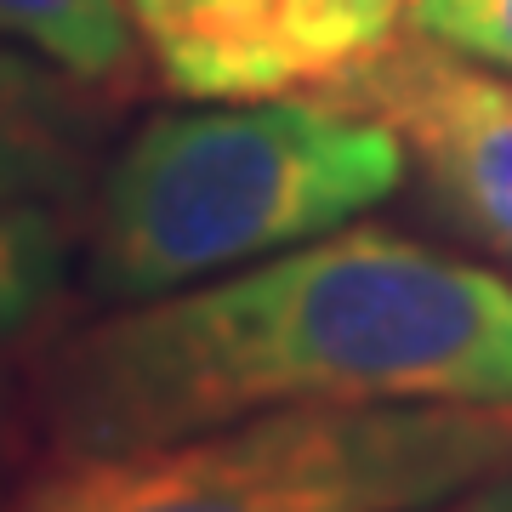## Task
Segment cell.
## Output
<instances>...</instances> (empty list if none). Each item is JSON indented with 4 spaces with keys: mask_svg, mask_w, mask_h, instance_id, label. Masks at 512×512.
<instances>
[{
    "mask_svg": "<svg viewBox=\"0 0 512 512\" xmlns=\"http://www.w3.org/2000/svg\"><path fill=\"white\" fill-rule=\"evenodd\" d=\"M410 0H217V12L160 52L165 80L188 97H291L325 86L376 52Z\"/></svg>",
    "mask_w": 512,
    "mask_h": 512,
    "instance_id": "obj_5",
    "label": "cell"
},
{
    "mask_svg": "<svg viewBox=\"0 0 512 512\" xmlns=\"http://www.w3.org/2000/svg\"><path fill=\"white\" fill-rule=\"evenodd\" d=\"M319 97L330 109L376 120L404 148V165L416 160L478 239L512 256V80L490 74L484 63L450 52L421 29L393 35L330 74Z\"/></svg>",
    "mask_w": 512,
    "mask_h": 512,
    "instance_id": "obj_4",
    "label": "cell"
},
{
    "mask_svg": "<svg viewBox=\"0 0 512 512\" xmlns=\"http://www.w3.org/2000/svg\"><path fill=\"white\" fill-rule=\"evenodd\" d=\"M399 183L404 148L319 97L154 114L92 188L86 279L120 308L171 296L234 262L336 234Z\"/></svg>",
    "mask_w": 512,
    "mask_h": 512,
    "instance_id": "obj_2",
    "label": "cell"
},
{
    "mask_svg": "<svg viewBox=\"0 0 512 512\" xmlns=\"http://www.w3.org/2000/svg\"><path fill=\"white\" fill-rule=\"evenodd\" d=\"M131 6V23L143 29V40L154 46V57L171 52L188 29H200L211 12H217V0H126Z\"/></svg>",
    "mask_w": 512,
    "mask_h": 512,
    "instance_id": "obj_10",
    "label": "cell"
},
{
    "mask_svg": "<svg viewBox=\"0 0 512 512\" xmlns=\"http://www.w3.org/2000/svg\"><path fill=\"white\" fill-rule=\"evenodd\" d=\"M433 512H512V473L484 478V484H473V490H461V495H450V501H439Z\"/></svg>",
    "mask_w": 512,
    "mask_h": 512,
    "instance_id": "obj_11",
    "label": "cell"
},
{
    "mask_svg": "<svg viewBox=\"0 0 512 512\" xmlns=\"http://www.w3.org/2000/svg\"><path fill=\"white\" fill-rule=\"evenodd\" d=\"M501 473L507 404H296L57 461L18 512H433Z\"/></svg>",
    "mask_w": 512,
    "mask_h": 512,
    "instance_id": "obj_3",
    "label": "cell"
},
{
    "mask_svg": "<svg viewBox=\"0 0 512 512\" xmlns=\"http://www.w3.org/2000/svg\"><path fill=\"white\" fill-rule=\"evenodd\" d=\"M131 29L126 0H0V40L86 86H109L131 69Z\"/></svg>",
    "mask_w": 512,
    "mask_h": 512,
    "instance_id": "obj_7",
    "label": "cell"
},
{
    "mask_svg": "<svg viewBox=\"0 0 512 512\" xmlns=\"http://www.w3.org/2000/svg\"><path fill=\"white\" fill-rule=\"evenodd\" d=\"M69 228L52 205L0 200V336H18L63 296Z\"/></svg>",
    "mask_w": 512,
    "mask_h": 512,
    "instance_id": "obj_8",
    "label": "cell"
},
{
    "mask_svg": "<svg viewBox=\"0 0 512 512\" xmlns=\"http://www.w3.org/2000/svg\"><path fill=\"white\" fill-rule=\"evenodd\" d=\"M0 416H6V370H0Z\"/></svg>",
    "mask_w": 512,
    "mask_h": 512,
    "instance_id": "obj_12",
    "label": "cell"
},
{
    "mask_svg": "<svg viewBox=\"0 0 512 512\" xmlns=\"http://www.w3.org/2000/svg\"><path fill=\"white\" fill-rule=\"evenodd\" d=\"M410 23L450 52L512 74V0H410Z\"/></svg>",
    "mask_w": 512,
    "mask_h": 512,
    "instance_id": "obj_9",
    "label": "cell"
},
{
    "mask_svg": "<svg viewBox=\"0 0 512 512\" xmlns=\"http://www.w3.org/2000/svg\"><path fill=\"white\" fill-rule=\"evenodd\" d=\"M97 131L86 80L0 40V200L52 211L92 200Z\"/></svg>",
    "mask_w": 512,
    "mask_h": 512,
    "instance_id": "obj_6",
    "label": "cell"
},
{
    "mask_svg": "<svg viewBox=\"0 0 512 512\" xmlns=\"http://www.w3.org/2000/svg\"><path fill=\"white\" fill-rule=\"evenodd\" d=\"M296 404H507L512 285L342 228L69 336L40 382L57 461L120 456Z\"/></svg>",
    "mask_w": 512,
    "mask_h": 512,
    "instance_id": "obj_1",
    "label": "cell"
}]
</instances>
